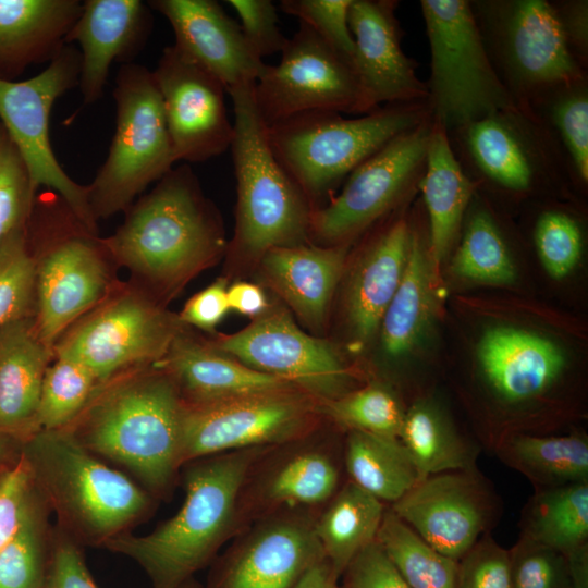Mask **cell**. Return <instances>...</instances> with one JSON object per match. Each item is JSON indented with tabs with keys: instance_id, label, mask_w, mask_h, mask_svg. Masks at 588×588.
<instances>
[{
	"instance_id": "cell-1",
	"label": "cell",
	"mask_w": 588,
	"mask_h": 588,
	"mask_svg": "<svg viewBox=\"0 0 588 588\" xmlns=\"http://www.w3.org/2000/svg\"><path fill=\"white\" fill-rule=\"evenodd\" d=\"M183 413L174 381L149 366L99 383L61 430L101 460L127 469L155 499H163L183 467Z\"/></svg>"
},
{
	"instance_id": "cell-2",
	"label": "cell",
	"mask_w": 588,
	"mask_h": 588,
	"mask_svg": "<svg viewBox=\"0 0 588 588\" xmlns=\"http://www.w3.org/2000/svg\"><path fill=\"white\" fill-rule=\"evenodd\" d=\"M269 446L215 454L183 465L180 510L152 531L124 534L103 549L136 562L152 588H180L236 536L237 504L248 471Z\"/></svg>"
},
{
	"instance_id": "cell-3",
	"label": "cell",
	"mask_w": 588,
	"mask_h": 588,
	"mask_svg": "<svg viewBox=\"0 0 588 588\" xmlns=\"http://www.w3.org/2000/svg\"><path fill=\"white\" fill-rule=\"evenodd\" d=\"M100 238L109 258L158 289L172 291L225 247L221 222L188 163L172 168Z\"/></svg>"
},
{
	"instance_id": "cell-4",
	"label": "cell",
	"mask_w": 588,
	"mask_h": 588,
	"mask_svg": "<svg viewBox=\"0 0 588 588\" xmlns=\"http://www.w3.org/2000/svg\"><path fill=\"white\" fill-rule=\"evenodd\" d=\"M36 489L57 527L82 547L103 548L146 518L155 498L64 430H41L22 444Z\"/></svg>"
},
{
	"instance_id": "cell-5",
	"label": "cell",
	"mask_w": 588,
	"mask_h": 588,
	"mask_svg": "<svg viewBox=\"0 0 588 588\" xmlns=\"http://www.w3.org/2000/svg\"><path fill=\"white\" fill-rule=\"evenodd\" d=\"M430 118L427 100L397 102L357 118L306 112L266 127V134L277 161L314 210L366 159Z\"/></svg>"
},
{
	"instance_id": "cell-6",
	"label": "cell",
	"mask_w": 588,
	"mask_h": 588,
	"mask_svg": "<svg viewBox=\"0 0 588 588\" xmlns=\"http://www.w3.org/2000/svg\"><path fill=\"white\" fill-rule=\"evenodd\" d=\"M255 83L226 93L234 112L231 154L236 177L235 252L259 258L269 249L305 244L311 206L277 161L257 110Z\"/></svg>"
},
{
	"instance_id": "cell-7",
	"label": "cell",
	"mask_w": 588,
	"mask_h": 588,
	"mask_svg": "<svg viewBox=\"0 0 588 588\" xmlns=\"http://www.w3.org/2000/svg\"><path fill=\"white\" fill-rule=\"evenodd\" d=\"M448 134L479 193L518 199L575 187L563 150L529 108L500 110Z\"/></svg>"
},
{
	"instance_id": "cell-8",
	"label": "cell",
	"mask_w": 588,
	"mask_h": 588,
	"mask_svg": "<svg viewBox=\"0 0 588 588\" xmlns=\"http://www.w3.org/2000/svg\"><path fill=\"white\" fill-rule=\"evenodd\" d=\"M49 192L40 201L36 226L35 326L53 352L58 340L110 293L108 258L100 238L74 215L63 198Z\"/></svg>"
},
{
	"instance_id": "cell-9",
	"label": "cell",
	"mask_w": 588,
	"mask_h": 588,
	"mask_svg": "<svg viewBox=\"0 0 588 588\" xmlns=\"http://www.w3.org/2000/svg\"><path fill=\"white\" fill-rule=\"evenodd\" d=\"M115 130L108 156L87 185L97 221L126 211L143 191L176 162L152 72L123 64L113 88Z\"/></svg>"
},
{
	"instance_id": "cell-10",
	"label": "cell",
	"mask_w": 588,
	"mask_h": 588,
	"mask_svg": "<svg viewBox=\"0 0 588 588\" xmlns=\"http://www.w3.org/2000/svg\"><path fill=\"white\" fill-rule=\"evenodd\" d=\"M430 46L427 103L448 133L517 107L486 51L470 0H420Z\"/></svg>"
},
{
	"instance_id": "cell-11",
	"label": "cell",
	"mask_w": 588,
	"mask_h": 588,
	"mask_svg": "<svg viewBox=\"0 0 588 588\" xmlns=\"http://www.w3.org/2000/svg\"><path fill=\"white\" fill-rule=\"evenodd\" d=\"M490 62L519 107L588 76L569 51L548 0H470Z\"/></svg>"
},
{
	"instance_id": "cell-12",
	"label": "cell",
	"mask_w": 588,
	"mask_h": 588,
	"mask_svg": "<svg viewBox=\"0 0 588 588\" xmlns=\"http://www.w3.org/2000/svg\"><path fill=\"white\" fill-rule=\"evenodd\" d=\"M181 320L136 289L110 293L58 340L54 356L76 360L99 383L154 366L181 333Z\"/></svg>"
},
{
	"instance_id": "cell-13",
	"label": "cell",
	"mask_w": 588,
	"mask_h": 588,
	"mask_svg": "<svg viewBox=\"0 0 588 588\" xmlns=\"http://www.w3.org/2000/svg\"><path fill=\"white\" fill-rule=\"evenodd\" d=\"M322 417L319 402L298 389L184 402L182 463L298 440L317 431Z\"/></svg>"
},
{
	"instance_id": "cell-14",
	"label": "cell",
	"mask_w": 588,
	"mask_h": 588,
	"mask_svg": "<svg viewBox=\"0 0 588 588\" xmlns=\"http://www.w3.org/2000/svg\"><path fill=\"white\" fill-rule=\"evenodd\" d=\"M432 117L360 163L341 192L311 210L309 236L323 246L348 244L418 191Z\"/></svg>"
},
{
	"instance_id": "cell-15",
	"label": "cell",
	"mask_w": 588,
	"mask_h": 588,
	"mask_svg": "<svg viewBox=\"0 0 588 588\" xmlns=\"http://www.w3.org/2000/svg\"><path fill=\"white\" fill-rule=\"evenodd\" d=\"M79 50L66 45L36 76L21 82L0 79V122L24 158L36 191L60 195L83 224L96 233L87 185L75 182L60 166L51 147L50 112L56 100L78 86Z\"/></svg>"
},
{
	"instance_id": "cell-16",
	"label": "cell",
	"mask_w": 588,
	"mask_h": 588,
	"mask_svg": "<svg viewBox=\"0 0 588 588\" xmlns=\"http://www.w3.org/2000/svg\"><path fill=\"white\" fill-rule=\"evenodd\" d=\"M277 65H266L254 85L266 127L313 111L366 114L351 64L299 23Z\"/></svg>"
},
{
	"instance_id": "cell-17",
	"label": "cell",
	"mask_w": 588,
	"mask_h": 588,
	"mask_svg": "<svg viewBox=\"0 0 588 588\" xmlns=\"http://www.w3.org/2000/svg\"><path fill=\"white\" fill-rule=\"evenodd\" d=\"M211 347L254 370L291 382L319 403L352 391L351 370L334 347L304 332L282 308L268 309Z\"/></svg>"
},
{
	"instance_id": "cell-18",
	"label": "cell",
	"mask_w": 588,
	"mask_h": 588,
	"mask_svg": "<svg viewBox=\"0 0 588 588\" xmlns=\"http://www.w3.org/2000/svg\"><path fill=\"white\" fill-rule=\"evenodd\" d=\"M500 506L478 468L427 476L389 505L425 542L456 561L489 534Z\"/></svg>"
},
{
	"instance_id": "cell-19",
	"label": "cell",
	"mask_w": 588,
	"mask_h": 588,
	"mask_svg": "<svg viewBox=\"0 0 588 588\" xmlns=\"http://www.w3.org/2000/svg\"><path fill=\"white\" fill-rule=\"evenodd\" d=\"M315 432L269 446L256 460L240 493L237 534L278 511L320 510L343 485V449Z\"/></svg>"
},
{
	"instance_id": "cell-20",
	"label": "cell",
	"mask_w": 588,
	"mask_h": 588,
	"mask_svg": "<svg viewBox=\"0 0 588 588\" xmlns=\"http://www.w3.org/2000/svg\"><path fill=\"white\" fill-rule=\"evenodd\" d=\"M317 511L282 510L253 522L237 534L208 588H294L324 560Z\"/></svg>"
},
{
	"instance_id": "cell-21",
	"label": "cell",
	"mask_w": 588,
	"mask_h": 588,
	"mask_svg": "<svg viewBox=\"0 0 588 588\" xmlns=\"http://www.w3.org/2000/svg\"><path fill=\"white\" fill-rule=\"evenodd\" d=\"M152 75L176 161L205 162L230 149L234 125L219 79L174 44L162 50Z\"/></svg>"
},
{
	"instance_id": "cell-22",
	"label": "cell",
	"mask_w": 588,
	"mask_h": 588,
	"mask_svg": "<svg viewBox=\"0 0 588 588\" xmlns=\"http://www.w3.org/2000/svg\"><path fill=\"white\" fill-rule=\"evenodd\" d=\"M396 0H352L348 24L354 39L351 68L365 113L381 106L426 101V82L402 48Z\"/></svg>"
},
{
	"instance_id": "cell-23",
	"label": "cell",
	"mask_w": 588,
	"mask_h": 588,
	"mask_svg": "<svg viewBox=\"0 0 588 588\" xmlns=\"http://www.w3.org/2000/svg\"><path fill=\"white\" fill-rule=\"evenodd\" d=\"M150 9L170 23L174 45L219 79L225 90L255 83L266 68L237 22L213 0H151Z\"/></svg>"
},
{
	"instance_id": "cell-24",
	"label": "cell",
	"mask_w": 588,
	"mask_h": 588,
	"mask_svg": "<svg viewBox=\"0 0 588 588\" xmlns=\"http://www.w3.org/2000/svg\"><path fill=\"white\" fill-rule=\"evenodd\" d=\"M477 354L488 390L510 408L546 397L560 382L566 366V358L554 342L513 327L487 330Z\"/></svg>"
},
{
	"instance_id": "cell-25",
	"label": "cell",
	"mask_w": 588,
	"mask_h": 588,
	"mask_svg": "<svg viewBox=\"0 0 588 588\" xmlns=\"http://www.w3.org/2000/svg\"><path fill=\"white\" fill-rule=\"evenodd\" d=\"M150 7L140 0H85L66 45L81 53L78 86L83 100L100 99L113 62L131 63L151 32Z\"/></svg>"
},
{
	"instance_id": "cell-26",
	"label": "cell",
	"mask_w": 588,
	"mask_h": 588,
	"mask_svg": "<svg viewBox=\"0 0 588 588\" xmlns=\"http://www.w3.org/2000/svg\"><path fill=\"white\" fill-rule=\"evenodd\" d=\"M348 244L274 247L259 259L269 286L303 323L319 332L345 265Z\"/></svg>"
},
{
	"instance_id": "cell-27",
	"label": "cell",
	"mask_w": 588,
	"mask_h": 588,
	"mask_svg": "<svg viewBox=\"0 0 588 588\" xmlns=\"http://www.w3.org/2000/svg\"><path fill=\"white\" fill-rule=\"evenodd\" d=\"M411 244V220L401 212L370 240L354 270L346 314L355 346L367 343L403 277Z\"/></svg>"
},
{
	"instance_id": "cell-28",
	"label": "cell",
	"mask_w": 588,
	"mask_h": 588,
	"mask_svg": "<svg viewBox=\"0 0 588 588\" xmlns=\"http://www.w3.org/2000/svg\"><path fill=\"white\" fill-rule=\"evenodd\" d=\"M33 317L0 328V433L24 443L39 432L37 412L46 370L53 357Z\"/></svg>"
},
{
	"instance_id": "cell-29",
	"label": "cell",
	"mask_w": 588,
	"mask_h": 588,
	"mask_svg": "<svg viewBox=\"0 0 588 588\" xmlns=\"http://www.w3.org/2000/svg\"><path fill=\"white\" fill-rule=\"evenodd\" d=\"M83 8L79 0H0V79L51 62Z\"/></svg>"
},
{
	"instance_id": "cell-30",
	"label": "cell",
	"mask_w": 588,
	"mask_h": 588,
	"mask_svg": "<svg viewBox=\"0 0 588 588\" xmlns=\"http://www.w3.org/2000/svg\"><path fill=\"white\" fill-rule=\"evenodd\" d=\"M154 366L170 376L187 404L298 389L289 381L254 370L210 345L201 344L182 333L173 340L166 355Z\"/></svg>"
},
{
	"instance_id": "cell-31",
	"label": "cell",
	"mask_w": 588,
	"mask_h": 588,
	"mask_svg": "<svg viewBox=\"0 0 588 588\" xmlns=\"http://www.w3.org/2000/svg\"><path fill=\"white\" fill-rule=\"evenodd\" d=\"M418 191L427 216L431 259L439 266L457 242L477 188L456 159L448 131L433 119Z\"/></svg>"
},
{
	"instance_id": "cell-32",
	"label": "cell",
	"mask_w": 588,
	"mask_h": 588,
	"mask_svg": "<svg viewBox=\"0 0 588 588\" xmlns=\"http://www.w3.org/2000/svg\"><path fill=\"white\" fill-rule=\"evenodd\" d=\"M433 262L429 236L411 220V244L401 282L381 321L382 344L391 357L412 351L436 316Z\"/></svg>"
},
{
	"instance_id": "cell-33",
	"label": "cell",
	"mask_w": 588,
	"mask_h": 588,
	"mask_svg": "<svg viewBox=\"0 0 588 588\" xmlns=\"http://www.w3.org/2000/svg\"><path fill=\"white\" fill-rule=\"evenodd\" d=\"M387 507L347 479L320 509L315 520L316 536L339 579L352 559L377 539Z\"/></svg>"
},
{
	"instance_id": "cell-34",
	"label": "cell",
	"mask_w": 588,
	"mask_h": 588,
	"mask_svg": "<svg viewBox=\"0 0 588 588\" xmlns=\"http://www.w3.org/2000/svg\"><path fill=\"white\" fill-rule=\"evenodd\" d=\"M491 451L535 490L588 482V440L583 434L511 433Z\"/></svg>"
},
{
	"instance_id": "cell-35",
	"label": "cell",
	"mask_w": 588,
	"mask_h": 588,
	"mask_svg": "<svg viewBox=\"0 0 588 588\" xmlns=\"http://www.w3.org/2000/svg\"><path fill=\"white\" fill-rule=\"evenodd\" d=\"M343 467L348 480L387 505L400 500L420 480L409 452L399 438L347 431Z\"/></svg>"
},
{
	"instance_id": "cell-36",
	"label": "cell",
	"mask_w": 588,
	"mask_h": 588,
	"mask_svg": "<svg viewBox=\"0 0 588 588\" xmlns=\"http://www.w3.org/2000/svg\"><path fill=\"white\" fill-rule=\"evenodd\" d=\"M399 439L409 452L420 479L477 468L480 450L463 438L431 401H416L405 411Z\"/></svg>"
},
{
	"instance_id": "cell-37",
	"label": "cell",
	"mask_w": 588,
	"mask_h": 588,
	"mask_svg": "<svg viewBox=\"0 0 588 588\" xmlns=\"http://www.w3.org/2000/svg\"><path fill=\"white\" fill-rule=\"evenodd\" d=\"M452 270L457 277L480 283L509 284L516 271L511 248L495 211L478 192L465 215Z\"/></svg>"
},
{
	"instance_id": "cell-38",
	"label": "cell",
	"mask_w": 588,
	"mask_h": 588,
	"mask_svg": "<svg viewBox=\"0 0 588 588\" xmlns=\"http://www.w3.org/2000/svg\"><path fill=\"white\" fill-rule=\"evenodd\" d=\"M520 524V536L566 558L588 548V482L536 489Z\"/></svg>"
},
{
	"instance_id": "cell-39",
	"label": "cell",
	"mask_w": 588,
	"mask_h": 588,
	"mask_svg": "<svg viewBox=\"0 0 588 588\" xmlns=\"http://www.w3.org/2000/svg\"><path fill=\"white\" fill-rule=\"evenodd\" d=\"M551 132L568 163L575 187L588 186V76L555 86L528 107Z\"/></svg>"
},
{
	"instance_id": "cell-40",
	"label": "cell",
	"mask_w": 588,
	"mask_h": 588,
	"mask_svg": "<svg viewBox=\"0 0 588 588\" xmlns=\"http://www.w3.org/2000/svg\"><path fill=\"white\" fill-rule=\"evenodd\" d=\"M377 540L411 588H456L457 561L425 542L389 505Z\"/></svg>"
},
{
	"instance_id": "cell-41",
	"label": "cell",
	"mask_w": 588,
	"mask_h": 588,
	"mask_svg": "<svg viewBox=\"0 0 588 588\" xmlns=\"http://www.w3.org/2000/svg\"><path fill=\"white\" fill-rule=\"evenodd\" d=\"M50 513L37 490L19 531L0 552V588H44L53 531Z\"/></svg>"
},
{
	"instance_id": "cell-42",
	"label": "cell",
	"mask_w": 588,
	"mask_h": 588,
	"mask_svg": "<svg viewBox=\"0 0 588 588\" xmlns=\"http://www.w3.org/2000/svg\"><path fill=\"white\" fill-rule=\"evenodd\" d=\"M322 416L347 431L399 438L405 411L387 387L370 383L319 403Z\"/></svg>"
},
{
	"instance_id": "cell-43",
	"label": "cell",
	"mask_w": 588,
	"mask_h": 588,
	"mask_svg": "<svg viewBox=\"0 0 588 588\" xmlns=\"http://www.w3.org/2000/svg\"><path fill=\"white\" fill-rule=\"evenodd\" d=\"M99 382L82 364L54 356L40 391L37 424L41 430H61L70 425L88 403Z\"/></svg>"
},
{
	"instance_id": "cell-44",
	"label": "cell",
	"mask_w": 588,
	"mask_h": 588,
	"mask_svg": "<svg viewBox=\"0 0 588 588\" xmlns=\"http://www.w3.org/2000/svg\"><path fill=\"white\" fill-rule=\"evenodd\" d=\"M35 283L36 259L30 254L24 224L0 240V328L32 317Z\"/></svg>"
},
{
	"instance_id": "cell-45",
	"label": "cell",
	"mask_w": 588,
	"mask_h": 588,
	"mask_svg": "<svg viewBox=\"0 0 588 588\" xmlns=\"http://www.w3.org/2000/svg\"><path fill=\"white\" fill-rule=\"evenodd\" d=\"M537 255L550 277L571 273L584 250V228L571 211L555 206L539 210L531 226Z\"/></svg>"
},
{
	"instance_id": "cell-46",
	"label": "cell",
	"mask_w": 588,
	"mask_h": 588,
	"mask_svg": "<svg viewBox=\"0 0 588 588\" xmlns=\"http://www.w3.org/2000/svg\"><path fill=\"white\" fill-rule=\"evenodd\" d=\"M36 192L24 158L0 122V240L26 224Z\"/></svg>"
},
{
	"instance_id": "cell-47",
	"label": "cell",
	"mask_w": 588,
	"mask_h": 588,
	"mask_svg": "<svg viewBox=\"0 0 588 588\" xmlns=\"http://www.w3.org/2000/svg\"><path fill=\"white\" fill-rule=\"evenodd\" d=\"M509 553L512 588H574L561 552L519 536Z\"/></svg>"
},
{
	"instance_id": "cell-48",
	"label": "cell",
	"mask_w": 588,
	"mask_h": 588,
	"mask_svg": "<svg viewBox=\"0 0 588 588\" xmlns=\"http://www.w3.org/2000/svg\"><path fill=\"white\" fill-rule=\"evenodd\" d=\"M352 0H282L283 12L296 16L350 64L354 39L348 14Z\"/></svg>"
},
{
	"instance_id": "cell-49",
	"label": "cell",
	"mask_w": 588,
	"mask_h": 588,
	"mask_svg": "<svg viewBox=\"0 0 588 588\" xmlns=\"http://www.w3.org/2000/svg\"><path fill=\"white\" fill-rule=\"evenodd\" d=\"M456 588H512L509 550L482 536L457 561Z\"/></svg>"
},
{
	"instance_id": "cell-50",
	"label": "cell",
	"mask_w": 588,
	"mask_h": 588,
	"mask_svg": "<svg viewBox=\"0 0 588 588\" xmlns=\"http://www.w3.org/2000/svg\"><path fill=\"white\" fill-rule=\"evenodd\" d=\"M36 495L29 464L21 451L0 479V552L19 531Z\"/></svg>"
},
{
	"instance_id": "cell-51",
	"label": "cell",
	"mask_w": 588,
	"mask_h": 588,
	"mask_svg": "<svg viewBox=\"0 0 588 588\" xmlns=\"http://www.w3.org/2000/svg\"><path fill=\"white\" fill-rule=\"evenodd\" d=\"M225 2L236 12L246 41L260 59L282 51L287 38L279 27L277 7L271 0Z\"/></svg>"
},
{
	"instance_id": "cell-52",
	"label": "cell",
	"mask_w": 588,
	"mask_h": 588,
	"mask_svg": "<svg viewBox=\"0 0 588 588\" xmlns=\"http://www.w3.org/2000/svg\"><path fill=\"white\" fill-rule=\"evenodd\" d=\"M341 578V588H411L377 539L352 559Z\"/></svg>"
},
{
	"instance_id": "cell-53",
	"label": "cell",
	"mask_w": 588,
	"mask_h": 588,
	"mask_svg": "<svg viewBox=\"0 0 588 588\" xmlns=\"http://www.w3.org/2000/svg\"><path fill=\"white\" fill-rule=\"evenodd\" d=\"M82 548L57 526L53 527L44 588H99L88 571Z\"/></svg>"
},
{
	"instance_id": "cell-54",
	"label": "cell",
	"mask_w": 588,
	"mask_h": 588,
	"mask_svg": "<svg viewBox=\"0 0 588 588\" xmlns=\"http://www.w3.org/2000/svg\"><path fill=\"white\" fill-rule=\"evenodd\" d=\"M228 285L219 279L192 296L184 305L179 319L205 331H212L230 310Z\"/></svg>"
},
{
	"instance_id": "cell-55",
	"label": "cell",
	"mask_w": 588,
	"mask_h": 588,
	"mask_svg": "<svg viewBox=\"0 0 588 588\" xmlns=\"http://www.w3.org/2000/svg\"><path fill=\"white\" fill-rule=\"evenodd\" d=\"M564 40L581 66L588 70V1H550Z\"/></svg>"
},
{
	"instance_id": "cell-56",
	"label": "cell",
	"mask_w": 588,
	"mask_h": 588,
	"mask_svg": "<svg viewBox=\"0 0 588 588\" xmlns=\"http://www.w3.org/2000/svg\"><path fill=\"white\" fill-rule=\"evenodd\" d=\"M226 298L230 310L257 318L269 309V303L262 289L249 282H236L228 287Z\"/></svg>"
},
{
	"instance_id": "cell-57",
	"label": "cell",
	"mask_w": 588,
	"mask_h": 588,
	"mask_svg": "<svg viewBox=\"0 0 588 588\" xmlns=\"http://www.w3.org/2000/svg\"><path fill=\"white\" fill-rule=\"evenodd\" d=\"M339 578L326 560L309 567L294 588H341Z\"/></svg>"
},
{
	"instance_id": "cell-58",
	"label": "cell",
	"mask_w": 588,
	"mask_h": 588,
	"mask_svg": "<svg viewBox=\"0 0 588 588\" xmlns=\"http://www.w3.org/2000/svg\"><path fill=\"white\" fill-rule=\"evenodd\" d=\"M16 444H22V443L0 433V469L5 468L7 466L10 465V464L7 465L5 461L8 460L10 454L14 451Z\"/></svg>"
},
{
	"instance_id": "cell-59",
	"label": "cell",
	"mask_w": 588,
	"mask_h": 588,
	"mask_svg": "<svg viewBox=\"0 0 588 588\" xmlns=\"http://www.w3.org/2000/svg\"><path fill=\"white\" fill-rule=\"evenodd\" d=\"M180 588H200L198 585H196L192 579L185 583Z\"/></svg>"
},
{
	"instance_id": "cell-60",
	"label": "cell",
	"mask_w": 588,
	"mask_h": 588,
	"mask_svg": "<svg viewBox=\"0 0 588 588\" xmlns=\"http://www.w3.org/2000/svg\"><path fill=\"white\" fill-rule=\"evenodd\" d=\"M10 465H11V464H10ZM7 467H8V466H7ZM7 467H5V468H2V469H0V479H1V476H2L3 471H4L5 469H7Z\"/></svg>"
}]
</instances>
